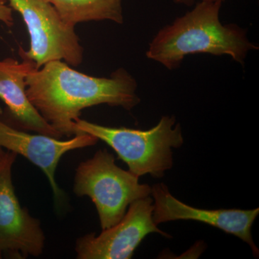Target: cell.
I'll return each instance as SVG.
<instances>
[{"instance_id": "obj_2", "label": "cell", "mask_w": 259, "mask_h": 259, "mask_svg": "<svg viewBox=\"0 0 259 259\" xmlns=\"http://www.w3.org/2000/svg\"><path fill=\"white\" fill-rule=\"evenodd\" d=\"M222 3L202 0L193 10L158 31L146 56L169 70L180 66L185 56L208 54L228 55L243 64L247 54L258 49L236 25H223L219 18Z\"/></svg>"}, {"instance_id": "obj_6", "label": "cell", "mask_w": 259, "mask_h": 259, "mask_svg": "<svg viewBox=\"0 0 259 259\" xmlns=\"http://www.w3.org/2000/svg\"><path fill=\"white\" fill-rule=\"evenodd\" d=\"M153 199H138L130 204L120 222L99 236L85 235L76 241V258L79 259H128L148 235L156 233L170 238L153 222Z\"/></svg>"}, {"instance_id": "obj_11", "label": "cell", "mask_w": 259, "mask_h": 259, "mask_svg": "<svg viewBox=\"0 0 259 259\" xmlns=\"http://www.w3.org/2000/svg\"><path fill=\"white\" fill-rule=\"evenodd\" d=\"M50 3L66 25L109 20L124 22L122 0H45Z\"/></svg>"}, {"instance_id": "obj_1", "label": "cell", "mask_w": 259, "mask_h": 259, "mask_svg": "<svg viewBox=\"0 0 259 259\" xmlns=\"http://www.w3.org/2000/svg\"><path fill=\"white\" fill-rule=\"evenodd\" d=\"M25 85L29 101L61 137L77 135L76 121L84 109L105 104L131 110L141 102L136 79L122 68L96 77L51 61L30 71Z\"/></svg>"}, {"instance_id": "obj_12", "label": "cell", "mask_w": 259, "mask_h": 259, "mask_svg": "<svg viewBox=\"0 0 259 259\" xmlns=\"http://www.w3.org/2000/svg\"><path fill=\"white\" fill-rule=\"evenodd\" d=\"M0 22L8 28L14 25L13 10L8 4V0H0Z\"/></svg>"}, {"instance_id": "obj_3", "label": "cell", "mask_w": 259, "mask_h": 259, "mask_svg": "<svg viewBox=\"0 0 259 259\" xmlns=\"http://www.w3.org/2000/svg\"><path fill=\"white\" fill-rule=\"evenodd\" d=\"M77 135L88 134L106 143L138 177L161 178L173 166L172 148L184 144L182 128L174 116H163L157 125L143 131L111 127L89 121H76Z\"/></svg>"}, {"instance_id": "obj_13", "label": "cell", "mask_w": 259, "mask_h": 259, "mask_svg": "<svg viewBox=\"0 0 259 259\" xmlns=\"http://www.w3.org/2000/svg\"><path fill=\"white\" fill-rule=\"evenodd\" d=\"M174 3H176V4L180 5H187V6H190V5H193L195 0H173ZM204 1H209V2H220V3H223L225 0H204Z\"/></svg>"}, {"instance_id": "obj_7", "label": "cell", "mask_w": 259, "mask_h": 259, "mask_svg": "<svg viewBox=\"0 0 259 259\" xmlns=\"http://www.w3.org/2000/svg\"><path fill=\"white\" fill-rule=\"evenodd\" d=\"M16 157L8 151L0 160V253L37 257L44 250L45 236L40 221L21 207L15 194L12 169Z\"/></svg>"}, {"instance_id": "obj_5", "label": "cell", "mask_w": 259, "mask_h": 259, "mask_svg": "<svg viewBox=\"0 0 259 259\" xmlns=\"http://www.w3.org/2000/svg\"><path fill=\"white\" fill-rule=\"evenodd\" d=\"M26 25L30 49L19 53L35 63L37 69L51 61H64L72 66L82 63L83 49L75 27L63 21L55 8L45 0H8Z\"/></svg>"}, {"instance_id": "obj_9", "label": "cell", "mask_w": 259, "mask_h": 259, "mask_svg": "<svg viewBox=\"0 0 259 259\" xmlns=\"http://www.w3.org/2000/svg\"><path fill=\"white\" fill-rule=\"evenodd\" d=\"M99 140L88 134L73 136L67 141L37 134H28L0 119V148L20 154L38 166L47 175L52 188L54 199L60 203L64 193L56 184L55 172L63 155L72 150L89 147Z\"/></svg>"}, {"instance_id": "obj_14", "label": "cell", "mask_w": 259, "mask_h": 259, "mask_svg": "<svg viewBox=\"0 0 259 259\" xmlns=\"http://www.w3.org/2000/svg\"><path fill=\"white\" fill-rule=\"evenodd\" d=\"M3 113H4V112H3V107H1V105H0V116L3 115ZM5 151H3V148H0V160L2 159V158L3 157V156L5 155Z\"/></svg>"}, {"instance_id": "obj_4", "label": "cell", "mask_w": 259, "mask_h": 259, "mask_svg": "<svg viewBox=\"0 0 259 259\" xmlns=\"http://www.w3.org/2000/svg\"><path fill=\"white\" fill-rule=\"evenodd\" d=\"M139 179L117 166L113 154L107 149L100 150L76 168L74 192L93 200L102 229L105 230L120 222L130 204L149 197L151 187L140 184Z\"/></svg>"}, {"instance_id": "obj_8", "label": "cell", "mask_w": 259, "mask_h": 259, "mask_svg": "<svg viewBox=\"0 0 259 259\" xmlns=\"http://www.w3.org/2000/svg\"><path fill=\"white\" fill-rule=\"evenodd\" d=\"M153 220L156 225L175 221H194L219 228L248 243L253 255L258 257V248L253 242L251 228L259 209H203L196 208L175 198L163 183L151 187Z\"/></svg>"}, {"instance_id": "obj_10", "label": "cell", "mask_w": 259, "mask_h": 259, "mask_svg": "<svg viewBox=\"0 0 259 259\" xmlns=\"http://www.w3.org/2000/svg\"><path fill=\"white\" fill-rule=\"evenodd\" d=\"M22 61L13 58L0 59V100L7 107L13 127L61 139L59 133L42 118L27 97L25 78L35 63L20 54ZM37 69V68H36Z\"/></svg>"}]
</instances>
